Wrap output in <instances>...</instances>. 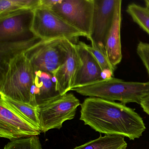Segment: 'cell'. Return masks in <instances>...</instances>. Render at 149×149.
<instances>
[{
  "instance_id": "obj_12",
  "label": "cell",
  "mask_w": 149,
  "mask_h": 149,
  "mask_svg": "<svg viewBox=\"0 0 149 149\" xmlns=\"http://www.w3.org/2000/svg\"><path fill=\"white\" fill-rule=\"evenodd\" d=\"M76 45L82 65L76 77L71 90L104 80L102 70L95 59L85 47V43L79 41Z\"/></svg>"
},
{
  "instance_id": "obj_7",
  "label": "cell",
  "mask_w": 149,
  "mask_h": 149,
  "mask_svg": "<svg viewBox=\"0 0 149 149\" xmlns=\"http://www.w3.org/2000/svg\"><path fill=\"white\" fill-rule=\"evenodd\" d=\"M51 9L90 40L94 0H61Z\"/></svg>"
},
{
  "instance_id": "obj_14",
  "label": "cell",
  "mask_w": 149,
  "mask_h": 149,
  "mask_svg": "<svg viewBox=\"0 0 149 149\" xmlns=\"http://www.w3.org/2000/svg\"><path fill=\"white\" fill-rule=\"evenodd\" d=\"M56 82L54 77L49 73L35 72L34 93L37 105L61 95L56 89Z\"/></svg>"
},
{
  "instance_id": "obj_17",
  "label": "cell",
  "mask_w": 149,
  "mask_h": 149,
  "mask_svg": "<svg viewBox=\"0 0 149 149\" xmlns=\"http://www.w3.org/2000/svg\"><path fill=\"white\" fill-rule=\"evenodd\" d=\"M0 95L1 98L11 109L37 129H40L36 107L24 103L14 101L1 94Z\"/></svg>"
},
{
  "instance_id": "obj_8",
  "label": "cell",
  "mask_w": 149,
  "mask_h": 149,
  "mask_svg": "<svg viewBox=\"0 0 149 149\" xmlns=\"http://www.w3.org/2000/svg\"><path fill=\"white\" fill-rule=\"evenodd\" d=\"M33 16L32 9L0 15V42L19 41L35 37L31 31Z\"/></svg>"
},
{
  "instance_id": "obj_20",
  "label": "cell",
  "mask_w": 149,
  "mask_h": 149,
  "mask_svg": "<svg viewBox=\"0 0 149 149\" xmlns=\"http://www.w3.org/2000/svg\"><path fill=\"white\" fill-rule=\"evenodd\" d=\"M4 149H42L38 136L24 138L11 141Z\"/></svg>"
},
{
  "instance_id": "obj_18",
  "label": "cell",
  "mask_w": 149,
  "mask_h": 149,
  "mask_svg": "<svg viewBox=\"0 0 149 149\" xmlns=\"http://www.w3.org/2000/svg\"><path fill=\"white\" fill-rule=\"evenodd\" d=\"M40 0H0V15L23 9L34 10Z\"/></svg>"
},
{
  "instance_id": "obj_16",
  "label": "cell",
  "mask_w": 149,
  "mask_h": 149,
  "mask_svg": "<svg viewBox=\"0 0 149 149\" xmlns=\"http://www.w3.org/2000/svg\"><path fill=\"white\" fill-rule=\"evenodd\" d=\"M127 147L124 137L105 135L73 149H126Z\"/></svg>"
},
{
  "instance_id": "obj_6",
  "label": "cell",
  "mask_w": 149,
  "mask_h": 149,
  "mask_svg": "<svg viewBox=\"0 0 149 149\" xmlns=\"http://www.w3.org/2000/svg\"><path fill=\"white\" fill-rule=\"evenodd\" d=\"M31 31L36 36L43 40L65 38L74 43L79 37H85L52 9L43 7L34 10Z\"/></svg>"
},
{
  "instance_id": "obj_3",
  "label": "cell",
  "mask_w": 149,
  "mask_h": 149,
  "mask_svg": "<svg viewBox=\"0 0 149 149\" xmlns=\"http://www.w3.org/2000/svg\"><path fill=\"white\" fill-rule=\"evenodd\" d=\"M77 93L90 97H98L125 104L142 101L149 96V81H125L111 77L88 86L72 89Z\"/></svg>"
},
{
  "instance_id": "obj_4",
  "label": "cell",
  "mask_w": 149,
  "mask_h": 149,
  "mask_svg": "<svg viewBox=\"0 0 149 149\" xmlns=\"http://www.w3.org/2000/svg\"><path fill=\"white\" fill-rule=\"evenodd\" d=\"M70 41L65 38L42 40L24 53L34 72H47L54 77L67 60Z\"/></svg>"
},
{
  "instance_id": "obj_1",
  "label": "cell",
  "mask_w": 149,
  "mask_h": 149,
  "mask_svg": "<svg viewBox=\"0 0 149 149\" xmlns=\"http://www.w3.org/2000/svg\"><path fill=\"white\" fill-rule=\"evenodd\" d=\"M81 108L80 120L101 133L134 140L141 136L146 129L142 117L123 104L89 97L84 100Z\"/></svg>"
},
{
  "instance_id": "obj_5",
  "label": "cell",
  "mask_w": 149,
  "mask_h": 149,
  "mask_svg": "<svg viewBox=\"0 0 149 149\" xmlns=\"http://www.w3.org/2000/svg\"><path fill=\"white\" fill-rule=\"evenodd\" d=\"M80 101L72 93L60 95L37 105V116L41 132L60 129L65 121L74 118Z\"/></svg>"
},
{
  "instance_id": "obj_24",
  "label": "cell",
  "mask_w": 149,
  "mask_h": 149,
  "mask_svg": "<svg viewBox=\"0 0 149 149\" xmlns=\"http://www.w3.org/2000/svg\"><path fill=\"white\" fill-rule=\"evenodd\" d=\"M144 111L149 115V96L145 98L140 103Z\"/></svg>"
},
{
  "instance_id": "obj_21",
  "label": "cell",
  "mask_w": 149,
  "mask_h": 149,
  "mask_svg": "<svg viewBox=\"0 0 149 149\" xmlns=\"http://www.w3.org/2000/svg\"><path fill=\"white\" fill-rule=\"evenodd\" d=\"M85 47L95 59L102 71L107 70L115 71L116 68L111 65L105 53L97 48L89 46L86 43H85Z\"/></svg>"
},
{
  "instance_id": "obj_23",
  "label": "cell",
  "mask_w": 149,
  "mask_h": 149,
  "mask_svg": "<svg viewBox=\"0 0 149 149\" xmlns=\"http://www.w3.org/2000/svg\"><path fill=\"white\" fill-rule=\"evenodd\" d=\"M61 1V0H40L39 7L51 9L55 5L60 3Z\"/></svg>"
},
{
  "instance_id": "obj_22",
  "label": "cell",
  "mask_w": 149,
  "mask_h": 149,
  "mask_svg": "<svg viewBox=\"0 0 149 149\" xmlns=\"http://www.w3.org/2000/svg\"><path fill=\"white\" fill-rule=\"evenodd\" d=\"M136 51L149 76V43L140 42L137 46Z\"/></svg>"
},
{
  "instance_id": "obj_11",
  "label": "cell",
  "mask_w": 149,
  "mask_h": 149,
  "mask_svg": "<svg viewBox=\"0 0 149 149\" xmlns=\"http://www.w3.org/2000/svg\"><path fill=\"white\" fill-rule=\"evenodd\" d=\"M82 65V62L76 43L70 41L67 60L54 76L56 81V89L60 95H64L71 91Z\"/></svg>"
},
{
  "instance_id": "obj_10",
  "label": "cell",
  "mask_w": 149,
  "mask_h": 149,
  "mask_svg": "<svg viewBox=\"0 0 149 149\" xmlns=\"http://www.w3.org/2000/svg\"><path fill=\"white\" fill-rule=\"evenodd\" d=\"M40 129L34 126L0 99V136L11 141L38 136Z\"/></svg>"
},
{
  "instance_id": "obj_9",
  "label": "cell",
  "mask_w": 149,
  "mask_h": 149,
  "mask_svg": "<svg viewBox=\"0 0 149 149\" xmlns=\"http://www.w3.org/2000/svg\"><path fill=\"white\" fill-rule=\"evenodd\" d=\"M118 0H94L90 40L91 46L105 52L107 36L114 19Z\"/></svg>"
},
{
  "instance_id": "obj_2",
  "label": "cell",
  "mask_w": 149,
  "mask_h": 149,
  "mask_svg": "<svg viewBox=\"0 0 149 149\" xmlns=\"http://www.w3.org/2000/svg\"><path fill=\"white\" fill-rule=\"evenodd\" d=\"M0 75V94L34 106L31 91L35 84V72L24 53L10 60Z\"/></svg>"
},
{
  "instance_id": "obj_25",
  "label": "cell",
  "mask_w": 149,
  "mask_h": 149,
  "mask_svg": "<svg viewBox=\"0 0 149 149\" xmlns=\"http://www.w3.org/2000/svg\"><path fill=\"white\" fill-rule=\"evenodd\" d=\"M146 7L149 10V0H146L145 1Z\"/></svg>"
},
{
  "instance_id": "obj_19",
  "label": "cell",
  "mask_w": 149,
  "mask_h": 149,
  "mask_svg": "<svg viewBox=\"0 0 149 149\" xmlns=\"http://www.w3.org/2000/svg\"><path fill=\"white\" fill-rule=\"evenodd\" d=\"M126 12L133 21L149 35V10L136 4H130Z\"/></svg>"
},
{
  "instance_id": "obj_15",
  "label": "cell",
  "mask_w": 149,
  "mask_h": 149,
  "mask_svg": "<svg viewBox=\"0 0 149 149\" xmlns=\"http://www.w3.org/2000/svg\"><path fill=\"white\" fill-rule=\"evenodd\" d=\"M37 36L19 41L0 42V71L5 69L10 60L42 40Z\"/></svg>"
},
{
  "instance_id": "obj_13",
  "label": "cell",
  "mask_w": 149,
  "mask_h": 149,
  "mask_svg": "<svg viewBox=\"0 0 149 149\" xmlns=\"http://www.w3.org/2000/svg\"><path fill=\"white\" fill-rule=\"evenodd\" d=\"M122 2L121 0H118L117 3L113 23L105 44L106 55L111 65L115 68L121 62L123 57L121 41Z\"/></svg>"
}]
</instances>
